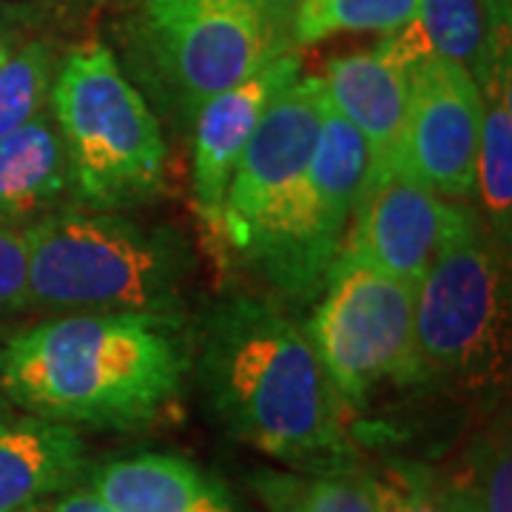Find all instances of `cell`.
<instances>
[{"instance_id": "6da1fadb", "label": "cell", "mask_w": 512, "mask_h": 512, "mask_svg": "<svg viewBox=\"0 0 512 512\" xmlns=\"http://www.w3.org/2000/svg\"><path fill=\"white\" fill-rule=\"evenodd\" d=\"M194 376L211 413L251 450L293 473H350L353 413L279 302L228 293L194 325Z\"/></svg>"}, {"instance_id": "7a4b0ae2", "label": "cell", "mask_w": 512, "mask_h": 512, "mask_svg": "<svg viewBox=\"0 0 512 512\" xmlns=\"http://www.w3.org/2000/svg\"><path fill=\"white\" fill-rule=\"evenodd\" d=\"M194 322L180 313H63L0 348V393L40 419L143 433L180 413Z\"/></svg>"}, {"instance_id": "3957f363", "label": "cell", "mask_w": 512, "mask_h": 512, "mask_svg": "<svg viewBox=\"0 0 512 512\" xmlns=\"http://www.w3.org/2000/svg\"><path fill=\"white\" fill-rule=\"evenodd\" d=\"M26 311L180 313L197 259L171 225L69 205L26 228Z\"/></svg>"}, {"instance_id": "277c9868", "label": "cell", "mask_w": 512, "mask_h": 512, "mask_svg": "<svg viewBox=\"0 0 512 512\" xmlns=\"http://www.w3.org/2000/svg\"><path fill=\"white\" fill-rule=\"evenodd\" d=\"M49 114L66 146L77 205L128 211L163 194V126L106 43L83 40L57 63Z\"/></svg>"}, {"instance_id": "5b68a950", "label": "cell", "mask_w": 512, "mask_h": 512, "mask_svg": "<svg viewBox=\"0 0 512 512\" xmlns=\"http://www.w3.org/2000/svg\"><path fill=\"white\" fill-rule=\"evenodd\" d=\"M510 248L458 202L439 254L416 285L421 382L487 390L510 367Z\"/></svg>"}, {"instance_id": "8992f818", "label": "cell", "mask_w": 512, "mask_h": 512, "mask_svg": "<svg viewBox=\"0 0 512 512\" xmlns=\"http://www.w3.org/2000/svg\"><path fill=\"white\" fill-rule=\"evenodd\" d=\"M313 302L305 330L350 413L382 387L421 384L416 288L339 251Z\"/></svg>"}, {"instance_id": "52a82bcc", "label": "cell", "mask_w": 512, "mask_h": 512, "mask_svg": "<svg viewBox=\"0 0 512 512\" xmlns=\"http://www.w3.org/2000/svg\"><path fill=\"white\" fill-rule=\"evenodd\" d=\"M370 174V148L342 114L325 111L313 160L268 231L242 254L285 302H313L342 251Z\"/></svg>"}, {"instance_id": "ba28073f", "label": "cell", "mask_w": 512, "mask_h": 512, "mask_svg": "<svg viewBox=\"0 0 512 512\" xmlns=\"http://www.w3.org/2000/svg\"><path fill=\"white\" fill-rule=\"evenodd\" d=\"M140 35L165 94L188 120L296 43L251 0H140Z\"/></svg>"}, {"instance_id": "9c48e42d", "label": "cell", "mask_w": 512, "mask_h": 512, "mask_svg": "<svg viewBox=\"0 0 512 512\" xmlns=\"http://www.w3.org/2000/svg\"><path fill=\"white\" fill-rule=\"evenodd\" d=\"M325 111V86L313 74H299L265 109L228 185L220 239L231 251L245 254L291 200L313 160Z\"/></svg>"}, {"instance_id": "30bf717a", "label": "cell", "mask_w": 512, "mask_h": 512, "mask_svg": "<svg viewBox=\"0 0 512 512\" xmlns=\"http://www.w3.org/2000/svg\"><path fill=\"white\" fill-rule=\"evenodd\" d=\"M481 89L470 69L424 57L410 72L402 165L450 202L476 197Z\"/></svg>"}, {"instance_id": "8fae6325", "label": "cell", "mask_w": 512, "mask_h": 512, "mask_svg": "<svg viewBox=\"0 0 512 512\" xmlns=\"http://www.w3.org/2000/svg\"><path fill=\"white\" fill-rule=\"evenodd\" d=\"M450 202L416 180L402 163L370 171L356 200L342 251L416 288L456 220Z\"/></svg>"}, {"instance_id": "7c38bea8", "label": "cell", "mask_w": 512, "mask_h": 512, "mask_svg": "<svg viewBox=\"0 0 512 512\" xmlns=\"http://www.w3.org/2000/svg\"><path fill=\"white\" fill-rule=\"evenodd\" d=\"M427 49L413 23L376 46L328 60L322 86L330 109L342 114L370 148V171L402 163L410 72Z\"/></svg>"}, {"instance_id": "4fadbf2b", "label": "cell", "mask_w": 512, "mask_h": 512, "mask_svg": "<svg viewBox=\"0 0 512 512\" xmlns=\"http://www.w3.org/2000/svg\"><path fill=\"white\" fill-rule=\"evenodd\" d=\"M299 74H302V60L296 52L279 55L259 72L245 77L242 83L211 97L191 120L194 126V160H191L194 202H197L202 222L211 228V234L217 239H220L222 214H225V200H228V185H231L239 157L259 126L265 109Z\"/></svg>"}, {"instance_id": "5bb4252c", "label": "cell", "mask_w": 512, "mask_h": 512, "mask_svg": "<svg viewBox=\"0 0 512 512\" xmlns=\"http://www.w3.org/2000/svg\"><path fill=\"white\" fill-rule=\"evenodd\" d=\"M83 484L114 512H245L220 478L171 453L106 458Z\"/></svg>"}, {"instance_id": "9a60e30c", "label": "cell", "mask_w": 512, "mask_h": 512, "mask_svg": "<svg viewBox=\"0 0 512 512\" xmlns=\"http://www.w3.org/2000/svg\"><path fill=\"white\" fill-rule=\"evenodd\" d=\"M89 447L72 424L40 416H0V512H23L49 495L83 484Z\"/></svg>"}, {"instance_id": "2e32d148", "label": "cell", "mask_w": 512, "mask_h": 512, "mask_svg": "<svg viewBox=\"0 0 512 512\" xmlns=\"http://www.w3.org/2000/svg\"><path fill=\"white\" fill-rule=\"evenodd\" d=\"M74 202L66 146L49 109L0 137V225L29 228Z\"/></svg>"}, {"instance_id": "e0dca14e", "label": "cell", "mask_w": 512, "mask_h": 512, "mask_svg": "<svg viewBox=\"0 0 512 512\" xmlns=\"http://www.w3.org/2000/svg\"><path fill=\"white\" fill-rule=\"evenodd\" d=\"M481 89V140L476 163V208L504 248L512 237V72L504 35L476 74Z\"/></svg>"}, {"instance_id": "ac0fdd59", "label": "cell", "mask_w": 512, "mask_h": 512, "mask_svg": "<svg viewBox=\"0 0 512 512\" xmlns=\"http://www.w3.org/2000/svg\"><path fill=\"white\" fill-rule=\"evenodd\" d=\"M410 23L427 55L461 63L473 77L484 69L495 43L510 35L507 6L501 9V0H419Z\"/></svg>"}, {"instance_id": "d6986e66", "label": "cell", "mask_w": 512, "mask_h": 512, "mask_svg": "<svg viewBox=\"0 0 512 512\" xmlns=\"http://www.w3.org/2000/svg\"><path fill=\"white\" fill-rule=\"evenodd\" d=\"M248 487L265 512H376L365 470L293 473L256 470Z\"/></svg>"}, {"instance_id": "ffe728a7", "label": "cell", "mask_w": 512, "mask_h": 512, "mask_svg": "<svg viewBox=\"0 0 512 512\" xmlns=\"http://www.w3.org/2000/svg\"><path fill=\"white\" fill-rule=\"evenodd\" d=\"M467 512H512V441L507 410L467 441L456 473H447Z\"/></svg>"}, {"instance_id": "44dd1931", "label": "cell", "mask_w": 512, "mask_h": 512, "mask_svg": "<svg viewBox=\"0 0 512 512\" xmlns=\"http://www.w3.org/2000/svg\"><path fill=\"white\" fill-rule=\"evenodd\" d=\"M419 0H302L293 20V43L311 46L348 32L390 35L416 18Z\"/></svg>"}, {"instance_id": "7402d4cb", "label": "cell", "mask_w": 512, "mask_h": 512, "mask_svg": "<svg viewBox=\"0 0 512 512\" xmlns=\"http://www.w3.org/2000/svg\"><path fill=\"white\" fill-rule=\"evenodd\" d=\"M57 72L55 49L46 40H29L0 60V137L49 109Z\"/></svg>"}, {"instance_id": "603a6c76", "label": "cell", "mask_w": 512, "mask_h": 512, "mask_svg": "<svg viewBox=\"0 0 512 512\" xmlns=\"http://www.w3.org/2000/svg\"><path fill=\"white\" fill-rule=\"evenodd\" d=\"M376 512H467L447 473L407 458H384L365 470Z\"/></svg>"}, {"instance_id": "cb8c5ba5", "label": "cell", "mask_w": 512, "mask_h": 512, "mask_svg": "<svg viewBox=\"0 0 512 512\" xmlns=\"http://www.w3.org/2000/svg\"><path fill=\"white\" fill-rule=\"evenodd\" d=\"M29 248L26 228L0 225V322L26 311Z\"/></svg>"}, {"instance_id": "d4e9b609", "label": "cell", "mask_w": 512, "mask_h": 512, "mask_svg": "<svg viewBox=\"0 0 512 512\" xmlns=\"http://www.w3.org/2000/svg\"><path fill=\"white\" fill-rule=\"evenodd\" d=\"M23 512H114L109 510L97 495L86 487V484H77L69 487L63 493L49 495L43 501H37L32 507H26Z\"/></svg>"}, {"instance_id": "484cf974", "label": "cell", "mask_w": 512, "mask_h": 512, "mask_svg": "<svg viewBox=\"0 0 512 512\" xmlns=\"http://www.w3.org/2000/svg\"><path fill=\"white\" fill-rule=\"evenodd\" d=\"M251 3L265 15V20L274 26L279 35L293 40V20H296L302 0H251Z\"/></svg>"}, {"instance_id": "4316f807", "label": "cell", "mask_w": 512, "mask_h": 512, "mask_svg": "<svg viewBox=\"0 0 512 512\" xmlns=\"http://www.w3.org/2000/svg\"><path fill=\"white\" fill-rule=\"evenodd\" d=\"M23 3H32V6L52 9V6H69V3H77V0H23Z\"/></svg>"}, {"instance_id": "83f0119b", "label": "cell", "mask_w": 512, "mask_h": 512, "mask_svg": "<svg viewBox=\"0 0 512 512\" xmlns=\"http://www.w3.org/2000/svg\"><path fill=\"white\" fill-rule=\"evenodd\" d=\"M12 46H9V40H0V60L6 57V52H9Z\"/></svg>"}, {"instance_id": "f1b7e54d", "label": "cell", "mask_w": 512, "mask_h": 512, "mask_svg": "<svg viewBox=\"0 0 512 512\" xmlns=\"http://www.w3.org/2000/svg\"><path fill=\"white\" fill-rule=\"evenodd\" d=\"M0 40H9V37H6V23H3V12H0Z\"/></svg>"}]
</instances>
